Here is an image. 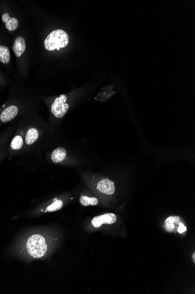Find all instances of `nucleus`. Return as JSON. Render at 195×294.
I'll use <instances>...</instances> for the list:
<instances>
[{"label":"nucleus","instance_id":"obj_1","mask_svg":"<svg viewBox=\"0 0 195 294\" xmlns=\"http://www.w3.org/2000/svg\"><path fill=\"white\" fill-rule=\"evenodd\" d=\"M52 236L42 232H36L26 239L23 249L25 253L30 258H44L52 250Z\"/></svg>","mask_w":195,"mask_h":294},{"label":"nucleus","instance_id":"obj_2","mask_svg":"<svg viewBox=\"0 0 195 294\" xmlns=\"http://www.w3.org/2000/svg\"><path fill=\"white\" fill-rule=\"evenodd\" d=\"M69 43V37L66 32L63 30H56L49 34L46 38L45 48L48 51H52L67 47Z\"/></svg>","mask_w":195,"mask_h":294},{"label":"nucleus","instance_id":"obj_3","mask_svg":"<svg viewBox=\"0 0 195 294\" xmlns=\"http://www.w3.org/2000/svg\"><path fill=\"white\" fill-rule=\"evenodd\" d=\"M67 98L66 95H60L55 99L51 107L52 113L57 118H62L69 109V105L67 104Z\"/></svg>","mask_w":195,"mask_h":294},{"label":"nucleus","instance_id":"obj_4","mask_svg":"<svg viewBox=\"0 0 195 294\" xmlns=\"http://www.w3.org/2000/svg\"><path fill=\"white\" fill-rule=\"evenodd\" d=\"M117 221V217L112 213H105L94 217L91 224L95 228L101 227L104 224H113Z\"/></svg>","mask_w":195,"mask_h":294},{"label":"nucleus","instance_id":"obj_5","mask_svg":"<svg viewBox=\"0 0 195 294\" xmlns=\"http://www.w3.org/2000/svg\"><path fill=\"white\" fill-rule=\"evenodd\" d=\"M97 188L99 192L108 195H112L115 192L114 182L108 179H102L99 181Z\"/></svg>","mask_w":195,"mask_h":294},{"label":"nucleus","instance_id":"obj_6","mask_svg":"<svg viewBox=\"0 0 195 294\" xmlns=\"http://www.w3.org/2000/svg\"><path fill=\"white\" fill-rule=\"evenodd\" d=\"M18 108L17 106L11 105L8 106L0 114V121L3 123H7L14 119L18 113Z\"/></svg>","mask_w":195,"mask_h":294},{"label":"nucleus","instance_id":"obj_7","mask_svg":"<svg viewBox=\"0 0 195 294\" xmlns=\"http://www.w3.org/2000/svg\"><path fill=\"white\" fill-rule=\"evenodd\" d=\"M181 219L179 216H170L166 219L165 223L166 230L169 232L177 230L179 223H181Z\"/></svg>","mask_w":195,"mask_h":294},{"label":"nucleus","instance_id":"obj_8","mask_svg":"<svg viewBox=\"0 0 195 294\" xmlns=\"http://www.w3.org/2000/svg\"><path fill=\"white\" fill-rule=\"evenodd\" d=\"M2 21L5 23L6 27L10 32H13L18 28L19 22L16 18L11 17L8 13H5L2 15Z\"/></svg>","mask_w":195,"mask_h":294},{"label":"nucleus","instance_id":"obj_9","mask_svg":"<svg viewBox=\"0 0 195 294\" xmlns=\"http://www.w3.org/2000/svg\"><path fill=\"white\" fill-rule=\"evenodd\" d=\"M26 49V42L24 38L18 37L15 39L13 45V51L15 55L17 57H20L25 52Z\"/></svg>","mask_w":195,"mask_h":294},{"label":"nucleus","instance_id":"obj_10","mask_svg":"<svg viewBox=\"0 0 195 294\" xmlns=\"http://www.w3.org/2000/svg\"><path fill=\"white\" fill-rule=\"evenodd\" d=\"M66 155V150L64 148L59 147L52 152L51 159L53 162L59 163L63 161Z\"/></svg>","mask_w":195,"mask_h":294},{"label":"nucleus","instance_id":"obj_11","mask_svg":"<svg viewBox=\"0 0 195 294\" xmlns=\"http://www.w3.org/2000/svg\"><path fill=\"white\" fill-rule=\"evenodd\" d=\"M39 137V132L36 128H30L26 133L25 136V143L26 144L31 145L35 143Z\"/></svg>","mask_w":195,"mask_h":294},{"label":"nucleus","instance_id":"obj_12","mask_svg":"<svg viewBox=\"0 0 195 294\" xmlns=\"http://www.w3.org/2000/svg\"><path fill=\"white\" fill-rule=\"evenodd\" d=\"M10 61V52L5 45H0V62L7 64Z\"/></svg>","mask_w":195,"mask_h":294},{"label":"nucleus","instance_id":"obj_13","mask_svg":"<svg viewBox=\"0 0 195 294\" xmlns=\"http://www.w3.org/2000/svg\"><path fill=\"white\" fill-rule=\"evenodd\" d=\"M80 202L84 206L97 205L99 200L96 197H90L87 196H82L80 198Z\"/></svg>","mask_w":195,"mask_h":294},{"label":"nucleus","instance_id":"obj_14","mask_svg":"<svg viewBox=\"0 0 195 294\" xmlns=\"http://www.w3.org/2000/svg\"><path fill=\"white\" fill-rule=\"evenodd\" d=\"M24 145V140L20 135H17L14 137L12 142L11 143V148L14 151L21 150Z\"/></svg>","mask_w":195,"mask_h":294},{"label":"nucleus","instance_id":"obj_15","mask_svg":"<svg viewBox=\"0 0 195 294\" xmlns=\"http://www.w3.org/2000/svg\"><path fill=\"white\" fill-rule=\"evenodd\" d=\"M63 202L61 200H56L53 202V203L48 206L46 209L45 212L52 213L59 211L63 208Z\"/></svg>","mask_w":195,"mask_h":294},{"label":"nucleus","instance_id":"obj_16","mask_svg":"<svg viewBox=\"0 0 195 294\" xmlns=\"http://www.w3.org/2000/svg\"><path fill=\"white\" fill-rule=\"evenodd\" d=\"M187 228L184 224H183L182 222L179 223L177 230L179 233L182 234L183 232H185Z\"/></svg>","mask_w":195,"mask_h":294},{"label":"nucleus","instance_id":"obj_17","mask_svg":"<svg viewBox=\"0 0 195 294\" xmlns=\"http://www.w3.org/2000/svg\"><path fill=\"white\" fill-rule=\"evenodd\" d=\"M192 259H193V262H195V253H194V252L192 254Z\"/></svg>","mask_w":195,"mask_h":294}]
</instances>
